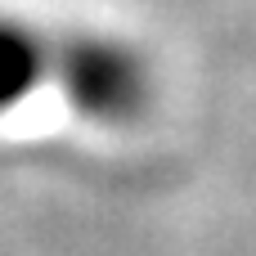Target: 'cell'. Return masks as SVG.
Here are the masks:
<instances>
[{"label": "cell", "instance_id": "6da1fadb", "mask_svg": "<svg viewBox=\"0 0 256 256\" xmlns=\"http://www.w3.org/2000/svg\"><path fill=\"white\" fill-rule=\"evenodd\" d=\"M50 90L90 126H135L158 99V76L148 54L112 32L54 27L50 36Z\"/></svg>", "mask_w": 256, "mask_h": 256}, {"label": "cell", "instance_id": "7a4b0ae2", "mask_svg": "<svg viewBox=\"0 0 256 256\" xmlns=\"http://www.w3.org/2000/svg\"><path fill=\"white\" fill-rule=\"evenodd\" d=\"M50 27L0 14V117L50 86Z\"/></svg>", "mask_w": 256, "mask_h": 256}]
</instances>
